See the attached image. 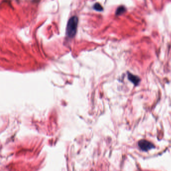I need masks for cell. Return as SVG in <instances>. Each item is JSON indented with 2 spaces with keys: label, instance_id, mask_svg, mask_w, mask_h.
<instances>
[{
  "label": "cell",
  "instance_id": "6da1fadb",
  "mask_svg": "<svg viewBox=\"0 0 171 171\" xmlns=\"http://www.w3.org/2000/svg\"><path fill=\"white\" fill-rule=\"evenodd\" d=\"M78 23V19L76 16L72 17L68 21L67 25L66 33L69 38H73L76 34Z\"/></svg>",
  "mask_w": 171,
  "mask_h": 171
},
{
  "label": "cell",
  "instance_id": "7a4b0ae2",
  "mask_svg": "<svg viewBox=\"0 0 171 171\" xmlns=\"http://www.w3.org/2000/svg\"><path fill=\"white\" fill-rule=\"evenodd\" d=\"M139 148L143 151H148L154 148V145L146 140H141L139 142Z\"/></svg>",
  "mask_w": 171,
  "mask_h": 171
},
{
  "label": "cell",
  "instance_id": "3957f363",
  "mask_svg": "<svg viewBox=\"0 0 171 171\" xmlns=\"http://www.w3.org/2000/svg\"><path fill=\"white\" fill-rule=\"evenodd\" d=\"M128 79L130 81H131L133 83L137 85L139 81V79L138 77H136L135 76L132 75V74H129L128 75Z\"/></svg>",
  "mask_w": 171,
  "mask_h": 171
},
{
  "label": "cell",
  "instance_id": "277c9868",
  "mask_svg": "<svg viewBox=\"0 0 171 171\" xmlns=\"http://www.w3.org/2000/svg\"><path fill=\"white\" fill-rule=\"evenodd\" d=\"M94 9L96 11H99V12L102 11L103 10V7L99 3L95 4L94 6Z\"/></svg>",
  "mask_w": 171,
  "mask_h": 171
},
{
  "label": "cell",
  "instance_id": "5b68a950",
  "mask_svg": "<svg viewBox=\"0 0 171 171\" xmlns=\"http://www.w3.org/2000/svg\"><path fill=\"white\" fill-rule=\"evenodd\" d=\"M125 11V9L124 7H120L117 9V10L116 11V15H120L122 14Z\"/></svg>",
  "mask_w": 171,
  "mask_h": 171
}]
</instances>
